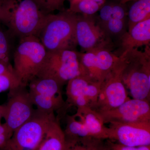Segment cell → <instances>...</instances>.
I'll list each match as a JSON object with an SVG mask.
<instances>
[{
	"mask_svg": "<svg viewBox=\"0 0 150 150\" xmlns=\"http://www.w3.org/2000/svg\"><path fill=\"white\" fill-rule=\"evenodd\" d=\"M75 34L77 45L85 52L98 49L111 50V38L94 15L77 14Z\"/></svg>",
	"mask_w": 150,
	"mask_h": 150,
	"instance_id": "9",
	"label": "cell"
},
{
	"mask_svg": "<svg viewBox=\"0 0 150 150\" xmlns=\"http://www.w3.org/2000/svg\"><path fill=\"white\" fill-rule=\"evenodd\" d=\"M38 3L48 13L61 10L67 0H36ZM70 1V0H69Z\"/></svg>",
	"mask_w": 150,
	"mask_h": 150,
	"instance_id": "26",
	"label": "cell"
},
{
	"mask_svg": "<svg viewBox=\"0 0 150 150\" xmlns=\"http://www.w3.org/2000/svg\"><path fill=\"white\" fill-rule=\"evenodd\" d=\"M105 145L106 150H150V146H128L111 140H105Z\"/></svg>",
	"mask_w": 150,
	"mask_h": 150,
	"instance_id": "25",
	"label": "cell"
},
{
	"mask_svg": "<svg viewBox=\"0 0 150 150\" xmlns=\"http://www.w3.org/2000/svg\"><path fill=\"white\" fill-rule=\"evenodd\" d=\"M13 134L4 123H0V150L5 147Z\"/></svg>",
	"mask_w": 150,
	"mask_h": 150,
	"instance_id": "27",
	"label": "cell"
},
{
	"mask_svg": "<svg viewBox=\"0 0 150 150\" xmlns=\"http://www.w3.org/2000/svg\"><path fill=\"white\" fill-rule=\"evenodd\" d=\"M66 140L59 120L51 122L37 150H65Z\"/></svg>",
	"mask_w": 150,
	"mask_h": 150,
	"instance_id": "16",
	"label": "cell"
},
{
	"mask_svg": "<svg viewBox=\"0 0 150 150\" xmlns=\"http://www.w3.org/2000/svg\"><path fill=\"white\" fill-rule=\"evenodd\" d=\"M48 13L36 0H4L0 21L21 38L35 36Z\"/></svg>",
	"mask_w": 150,
	"mask_h": 150,
	"instance_id": "1",
	"label": "cell"
},
{
	"mask_svg": "<svg viewBox=\"0 0 150 150\" xmlns=\"http://www.w3.org/2000/svg\"><path fill=\"white\" fill-rule=\"evenodd\" d=\"M105 33L111 38L112 36H121L126 32V19L112 18L103 24H100Z\"/></svg>",
	"mask_w": 150,
	"mask_h": 150,
	"instance_id": "23",
	"label": "cell"
},
{
	"mask_svg": "<svg viewBox=\"0 0 150 150\" xmlns=\"http://www.w3.org/2000/svg\"><path fill=\"white\" fill-rule=\"evenodd\" d=\"M67 83L66 105L77 108L88 107L94 109L102 83L80 75Z\"/></svg>",
	"mask_w": 150,
	"mask_h": 150,
	"instance_id": "10",
	"label": "cell"
},
{
	"mask_svg": "<svg viewBox=\"0 0 150 150\" xmlns=\"http://www.w3.org/2000/svg\"><path fill=\"white\" fill-rule=\"evenodd\" d=\"M22 84L15 74L0 76V93Z\"/></svg>",
	"mask_w": 150,
	"mask_h": 150,
	"instance_id": "24",
	"label": "cell"
},
{
	"mask_svg": "<svg viewBox=\"0 0 150 150\" xmlns=\"http://www.w3.org/2000/svg\"><path fill=\"white\" fill-rule=\"evenodd\" d=\"M76 114L83 123L91 138L108 139V128L97 111L91 108L81 107L77 108Z\"/></svg>",
	"mask_w": 150,
	"mask_h": 150,
	"instance_id": "15",
	"label": "cell"
},
{
	"mask_svg": "<svg viewBox=\"0 0 150 150\" xmlns=\"http://www.w3.org/2000/svg\"><path fill=\"white\" fill-rule=\"evenodd\" d=\"M30 93L50 97L62 96V85L57 81L49 78L35 77L28 84Z\"/></svg>",
	"mask_w": 150,
	"mask_h": 150,
	"instance_id": "17",
	"label": "cell"
},
{
	"mask_svg": "<svg viewBox=\"0 0 150 150\" xmlns=\"http://www.w3.org/2000/svg\"><path fill=\"white\" fill-rule=\"evenodd\" d=\"M128 11V30L139 23L150 18V0H137Z\"/></svg>",
	"mask_w": 150,
	"mask_h": 150,
	"instance_id": "19",
	"label": "cell"
},
{
	"mask_svg": "<svg viewBox=\"0 0 150 150\" xmlns=\"http://www.w3.org/2000/svg\"><path fill=\"white\" fill-rule=\"evenodd\" d=\"M47 51L38 38L30 35L21 38L14 55V71L23 85L36 77Z\"/></svg>",
	"mask_w": 150,
	"mask_h": 150,
	"instance_id": "4",
	"label": "cell"
},
{
	"mask_svg": "<svg viewBox=\"0 0 150 150\" xmlns=\"http://www.w3.org/2000/svg\"><path fill=\"white\" fill-rule=\"evenodd\" d=\"M1 150H7L6 149H3Z\"/></svg>",
	"mask_w": 150,
	"mask_h": 150,
	"instance_id": "32",
	"label": "cell"
},
{
	"mask_svg": "<svg viewBox=\"0 0 150 150\" xmlns=\"http://www.w3.org/2000/svg\"><path fill=\"white\" fill-rule=\"evenodd\" d=\"M70 2V11L85 15H94L103 5L96 0H71Z\"/></svg>",
	"mask_w": 150,
	"mask_h": 150,
	"instance_id": "22",
	"label": "cell"
},
{
	"mask_svg": "<svg viewBox=\"0 0 150 150\" xmlns=\"http://www.w3.org/2000/svg\"><path fill=\"white\" fill-rule=\"evenodd\" d=\"M80 53L73 50L47 51L37 77L53 79L63 86L81 74Z\"/></svg>",
	"mask_w": 150,
	"mask_h": 150,
	"instance_id": "5",
	"label": "cell"
},
{
	"mask_svg": "<svg viewBox=\"0 0 150 150\" xmlns=\"http://www.w3.org/2000/svg\"><path fill=\"white\" fill-rule=\"evenodd\" d=\"M119 56V62L101 85L97 102L94 109L97 111L115 108L130 98L122 80V74L125 67L124 56L122 54Z\"/></svg>",
	"mask_w": 150,
	"mask_h": 150,
	"instance_id": "7",
	"label": "cell"
},
{
	"mask_svg": "<svg viewBox=\"0 0 150 150\" xmlns=\"http://www.w3.org/2000/svg\"><path fill=\"white\" fill-rule=\"evenodd\" d=\"M9 61V46L5 34L0 30V61Z\"/></svg>",
	"mask_w": 150,
	"mask_h": 150,
	"instance_id": "28",
	"label": "cell"
},
{
	"mask_svg": "<svg viewBox=\"0 0 150 150\" xmlns=\"http://www.w3.org/2000/svg\"><path fill=\"white\" fill-rule=\"evenodd\" d=\"M15 74L13 67L11 65L9 61L1 60L0 61V76Z\"/></svg>",
	"mask_w": 150,
	"mask_h": 150,
	"instance_id": "29",
	"label": "cell"
},
{
	"mask_svg": "<svg viewBox=\"0 0 150 150\" xmlns=\"http://www.w3.org/2000/svg\"><path fill=\"white\" fill-rule=\"evenodd\" d=\"M3 116V107L2 105H0V123Z\"/></svg>",
	"mask_w": 150,
	"mask_h": 150,
	"instance_id": "30",
	"label": "cell"
},
{
	"mask_svg": "<svg viewBox=\"0 0 150 150\" xmlns=\"http://www.w3.org/2000/svg\"><path fill=\"white\" fill-rule=\"evenodd\" d=\"M29 93L33 105L36 106V109L41 112H54L66 105L63 96L50 97Z\"/></svg>",
	"mask_w": 150,
	"mask_h": 150,
	"instance_id": "18",
	"label": "cell"
},
{
	"mask_svg": "<svg viewBox=\"0 0 150 150\" xmlns=\"http://www.w3.org/2000/svg\"><path fill=\"white\" fill-rule=\"evenodd\" d=\"M54 112L35 109L29 120L14 131L4 149L7 150H37L48 127L56 118Z\"/></svg>",
	"mask_w": 150,
	"mask_h": 150,
	"instance_id": "6",
	"label": "cell"
},
{
	"mask_svg": "<svg viewBox=\"0 0 150 150\" xmlns=\"http://www.w3.org/2000/svg\"><path fill=\"white\" fill-rule=\"evenodd\" d=\"M97 112L104 124L150 121V104L147 100L130 98L115 108Z\"/></svg>",
	"mask_w": 150,
	"mask_h": 150,
	"instance_id": "13",
	"label": "cell"
},
{
	"mask_svg": "<svg viewBox=\"0 0 150 150\" xmlns=\"http://www.w3.org/2000/svg\"><path fill=\"white\" fill-rule=\"evenodd\" d=\"M66 140L65 150H106L104 140L91 138Z\"/></svg>",
	"mask_w": 150,
	"mask_h": 150,
	"instance_id": "21",
	"label": "cell"
},
{
	"mask_svg": "<svg viewBox=\"0 0 150 150\" xmlns=\"http://www.w3.org/2000/svg\"><path fill=\"white\" fill-rule=\"evenodd\" d=\"M76 16L69 10L47 15L35 35L46 51L74 50L77 46L75 34Z\"/></svg>",
	"mask_w": 150,
	"mask_h": 150,
	"instance_id": "2",
	"label": "cell"
},
{
	"mask_svg": "<svg viewBox=\"0 0 150 150\" xmlns=\"http://www.w3.org/2000/svg\"><path fill=\"white\" fill-rule=\"evenodd\" d=\"M108 123V139L128 146H150V121Z\"/></svg>",
	"mask_w": 150,
	"mask_h": 150,
	"instance_id": "12",
	"label": "cell"
},
{
	"mask_svg": "<svg viewBox=\"0 0 150 150\" xmlns=\"http://www.w3.org/2000/svg\"><path fill=\"white\" fill-rule=\"evenodd\" d=\"M27 86L20 84L9 90L7 102L3 105L5 124L13 133L28 121L35 112Z\"/></svg>",
	"mask_w": 150,
	"mask_h": 150,
	"instance_id": "8",
	"label": "cell"
},
{
	"mask_svg": "<svg viewBox=\"0 0 150 150\" xmlns=\"http://www.w3.org/2000/svg\"><path fill=\"white\" fill-rule=\"evenodd\" d=\"M81 75L102 83L115 67L120 57L108 49H98L80 53Z\"/></svg>",
	"mask_w": 150,
	"mask_h": 150,
	"instance_id": "11",
	"label": "cell"
},
{
	"mask_svg": "<svg viewBox=\"0 0 150 150\" xmlns=\"http://www.w3.org/2000/svg\"><path fill=\"white\" fill-rule=\"evenodd\" d=\"M146 46L144 51L134 49L121 54L125 60L122 80L133 98L149 101L150 50Z\"/></svg>",
	"mask_w": 150,
	"mask_h": 150,
	"instance_id": "3",
	"label": "cell"
},
{
	"mask_svg": "<svg viewBox=\"0 0 150 150\" xmlns=\"http://www.w3.org/2000/svg\"><path fill=\"white\" fill-rule=\"evenodd\" d=\"M4 1V0H0V12H1V9Z\"/></svg>",
	"mask_w": 150,
	"mask_h": 150,
	"instance_id": "31",
	"label": "cell"
},
{
	"mask_svg": "<svg viewBox=\"0 0 150 150\" xmlns=\"http://www.w3.org/2000/svg\"><path fill=\"white\" fill-rule=\"evenodd\" d=\"M64 132L67 140L91 138L83 123L76 113L67 117V126Z\"/></svg>",
	"mask_w": 150,
	"mask_h": 150,
	"instance_id": "20",
	"label": "cell"
},
{
	"mask_svg": "<svg viewBox=\"0 0 150 150\" xmlns=\"http://www.w3.org/2000/svg\"><path fill=\"white\" fill-rule=\"evenodd\" d=\"M121 53L141 46H149L150 42V18L139 23L120 37Z\"/></svg>",
	"mask_w": 150,
	"mask_h": 150,
	"instance_id": "14",
	"label": "cell"
}]
</instances>
